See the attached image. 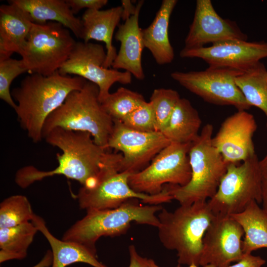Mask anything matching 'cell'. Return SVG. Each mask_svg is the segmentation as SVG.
Returning <instances> with one entry per match:
<instances>
[{
  "label": "cell",
  "mask_w": 267,
  "mask_h": 267,
  "mask_svg": "<svg viewBox=\"0 0 267 267\" xmlns=\"http://www.w3.org/2000/svg\"><path fill=\"white\" fill-rule=\"evenodd\" d=\"M9 1L26 11L34 23L58 22L71 31L77 38H81L83 27L82 19L75 15L66 0Z\"/></svg>",
  "instance_id": "obj_22"
},
{
  "label": "cell",
  "mask_w": 267,
  "mask_h": 267,
  "mask_svg": "<svg viewBox=\"0 0 267 267\" xmlns=\"http://www.w3.org/2000/svg\"><path fill=\"white\" fill-rule=\"evenodd\" d=\"M230 216L243 229L242 249L244 255L267 248V212L256 201H251L242 212Z\"/></svg>",
  "instance_id": "obj_25"
},
{
  "label": "cell",
  "mask_w": 267,
  "mask_h": 267,
  "mask_svg": "<svg viewBox=\"0 0 267 267\" xmlns=\"http://www.w3.org/2000/svg\"><path fill=\"white\" fill-rule=\"evenodd\" d=\"M114 126L106 149L122 153L120 172L131 174L144 169L170 141L161 132H142L126 127L120 120H113Z\"/></svg>",
  "instance_id": "obj_13"
},
{
  "label": "cell",
  "mask_w": 267,
  "mask_h": 267,
  "mask_svg": "<svg viewBox=\"0 0 267 267\" xmlns=\"http://www.w3.org/2000/svg\"><path fill=\"white\" fill-rule=\"evenodd\" d=\"M177 0H163L151 24L141 30L144 48L148 49L159 65L170 63L174 59V48L169 38L171 15Z\"/></svg>",
  "instance_id": "obj_21"
},
{
  "label": "cell",
  "mask_w": 267,
  "mask_h": 267,
  "mask_svg": "<svg viewBox=\"0 0 267 267\" xmlns=\"http://www.w3.org/2000/svg\"><path fill=\"white\" fill-rule=\"evenodd\" d=\"M180 98L178 93L171 89L160 88L153 90L149 102L154 114L156 131L162 133Z\"/></svg>",
  "instance_id": "obj_30"
},
{
  "label": "cell",
  "mask_w": 267,
  "mask_h": 267,
  "mask_svg": "<svg viewBox=\"0 0 267 267\" xmlns=\"http://www.w3.org/2000/svg\"><path fill=\"white\" fill-rule=\"evenodd\" d=\"M262 203L263 209L267 212V177H263L262 178Z\"/></svg>",
  "instance_id": "obj_38"
},
{
  "label": "cell",
  "mask_w": 267,
  "mask_h": 267,
  "mask_svg": "<svg viewBox=\"0 0 267 267\" xmlns=\"http://www.w3.org/2000/svg\"><path fill=\"white\" fill-rule=\"evenodd\" d=\"M215 216L207 201L180 205L174 212L163 208L158 215L160 241L177 251L179 265L199 266L203 238Z\"/></svg>",
  "instance_id": "obj_3"
},
{
  "label": "cell",
  "mask_w": 267,
  "mask_h": 267,
  "mask_svg": "<svg viewBox=\"0 0 267 267\" xmlns=\"http://www.w3.org/2000/svg\"><path fill=\"white\" fill-rule=\"evenodd\" d=\"M32 222L50 244L53 256L51 267H66L76 263H86L93 267H108L98 260L97 252L79 243L56 238L42 217L35 215Z\"/></svg>",
  "instance_id": "obj_23"
},
{
  "label": "cell",
  "mask_w": 267,
  "mask_h": 267,
  "mask_svg": "<svg viewBox=\"0 0 267 267\" xmlns=\"http://www.w3.org/2000/svg\"><path fill=\"white\" fill-rule=\"evenodd\" d=\"M8 1L0 6V60L21 54L34 23L26 11Z\"/></svg>",
  "instance_id": "obj_19"
},
{
  "label": "cell",
  "mask_w": 267,
  "mask_h": 267,
  "mask_svg": "<svg viewBox=\"0 0 267 267\" xmlns=\"http://www.w3.org/2000/svg\"><path fill=\"white\" fill-rule=\"evenodd\" d=\"M182 58H198L211 67H223L244 71L267 57V42L228 40L196 48H183Z\"/></svg>",
  "instance_id": "obj_15"
},
{
  "label": "cell",
  "mask_w": 267,
  "mask_h": 267,
  "mask_svg": "<svg viewBox=\"0 0 267 267\" xmlns=\"http://www.w3.org/2000/svg\"><path fill=\"white\" fill-rule=\"evenodd\" d=\"M99 92L98 87L89 81L81 89L71 92L46 118L43 129V138L55 128L88 132L96 144L107 150L114 122L103 109Z\"/></svg>",
  "instance_id": "obj_5"
},
{
  "label": "cell",
  "mask_w": 267,
  "mask_h": 267,
  "mask_svg": "<svg viewBox=\"0 0 267 267\" xmlns=\"http://www.w3.org/2000/svg\"><path fill=\"white\" fill-rule=\"evenodd\" d=\"M122 155L107 152L96 183L91 187L82 186L77 198L82 209H110L118 208L131 199L141 200L149 205H160L173 199L168 185L156 195L137 192L129 184L131 174L120 172Z\"/></svg>",
  "instance_id": "obj_7"
},
{
  "label": "cell",
  "mask_w": 267,
  "mask_h": 267,
  "mask_svg": "<svg viewBox=\"0 0 267 267\" xmlns=\"http://www.w3.org/2000/svg\"><path fill=\"white\" fill-rule=\"evenodd\" d=\"M243 71L223 67H211L201 71H176L173 79L190 92L209 103L231 105L238 110L251 106L236 85L235 79Z\"/></svg>",
  "instance_id": "obj_11"
},
{
  "label": "cell",
  "mask_w": 267,
  "mask_h": 267,
  "mask_svg": "<svg viewBox=\"0 0 267 267\" xmlns=\"http://www.w3.org/2000/svg\"><path fill=\"white\" fill-rule=\"evenodd\" d=\"M38 231L32 222L0 228V263L25 258Z\"/></svg>",
  "instance_id": "obj_27"
},
{
  "label": "cell",
  "mask_w": 267,
  "mask_h": 267,
  "mask_svg": "<svg viewBox=\"0 0 267 267\" xmlns=\"http://www.w3.org/2000/svg\"><path fill=\"white\" fill-rule=\"evenodd\" d=\"M122 5L106 10L87 9L82 18L81 39L87 43L94 40L105 44L106 59L104 64L110 68L117 52L112 44L114 30L122 19Z\"/></svg>",
  "instance_id": "obj_20"
},
{
  "label": "cell",
  "mask_w": 267,
  "mask_h": 267,
  "mask_svg": "<svg viewBox=\"0 0 267 267\" xmlns=\"http://www.w3.org/2000/svg\"><path fill=\"white\" fill-rule=\"evenodd\" d=\"M120 121L127 128L136 131H156L154 114L149 101H145Z\"/></svg>",
  "instance_id": "obj_32"
},
{
  "label": "cell",
  "mask_w": 267,
  "mask_h": 267,
  "mask_svg": "<svg viewBox=\"0 0 267 267\" xmlns=\"http://www.w3.org/2000/svg\"><path fill=\"white\" fill-rule=\"evenodd\" d=\"M87 81L83 78L61 74L49 76L31 74L23 79L11 96L17 102L15 111L21 127L35 143L43 137L44 123L72 91L81 89Z\"/></svg>",
  "instance_id": "obj_2"
},
{
  "label": "cell",
  "mask_w": 267,
  "mask_h": 267,
  "mask_svg": "<svg viewBox=\"0 0 267 267\" xmlns=\"http://www.w3.org/2000/svg\"><path fill=\"white\" fill-rule=\"evenodd\" d=\"M191 143L171 142L144 169L130 175V186L138 193L156 195L163 191L165 184L186 185L191 177L189 158Z\"/></svg>",
  "instance_id": "obj_10"
},
{
  "label": "cell",
  "mask_w": 267,
  "mask_h": 267,
  "mask_svg": "<svg viewBox=\"0 0 267 267\" xmlns=\"http://www.w3.org/2000/svg\"><path fill=\"white\" fill-rule=\"evenodd\" d=\"M35 215L30 202L25 196H9L0 204V228L32 222Z\"/></svg>",
  "instance_id": "obj_29"
},
{
  "label": "cell",
  "mask_w": 267,
  "mask_h": 267,
  "mask_svg": "<svg viewBox=\"0 0 267 267\" xmlns=\"http://www.w3.org/2000/svg\"><path fill=\"white\" fill-rule=\"evenodd\" d=\"M257 129L252 114L238 110L222 123L212 143L227 164H238L256 154L253 137Z\"/></svg>",
  "instance_id": "obj_16"
},
{
  "label": "cell",
  "mask_w": 267,
  "mask_h": 267,
  "mask_svg": "<svg viewBox=\"0 0 267 267\" xmlns=\"http://www.w3.org/2000/svg\"><path fill=\"white\" fill-rule=\"evenodd\" d=\"M228 40L247 41V35L236 22L223 19L216 11L210 0H197L194 16L184 40L185 48Z\"/></svg>",
  "instance_id": "obj_17"
},
{
  "label": "cell",
  "mask_w": 267,
  "mask_h": 267,
  "mask_svg": "<svg viewBox=\"0 0 267 267\" xmlns=\"http://www.w3.org/2000/svg\"><path fill=\"white\" fill-rule=\"evenodd\" d=\"M76 42L60 23H33L21 59L28 72L49 76L67 60Z\"/></svg>",
  "instance_id": "obj_8"
},
{
  "label": "cell",
  "mask_w": 267,
  "mask_h": 267,
  "mask_svg": "<svg viewBox=\"0 0 267 267\" xmlns=\"http://www.w3.org/2000/svg\"><path fill=\"white\" fill-rule=\"evenodd\" d=\"M53 256L51 250H47L42 259L32 267H49L52 264Z\"/></svg>",
  "instance_id": "obj_37"
},
{
  "label": "cell",
  "mask_w": 267,
  "mask_h": 267,
  "mask_svg": "<svg viewBox=\"0 0 267 267\" xmlns=\"http://www.w3.org/2000/svg\"><path fill=\"white\" fill-rule=\"evenodd\" d=\"M28 72L22 60L11 57L0 60V98L14 110L17 104L10 91L13 80L19 75Z\"/></svg>",
  "instance_id": "obj_31"
},
{
  "label": "cell",
  "mask_w": 267,
  "mask_h": 267,
  "mask_svg": "<svg viewBox=\"0 0 267 267\" xmlns=\"http://www.w3.org/2000/svg\"><path fill=\"white\" fill-rule=\"evenodd\" d=\"M235 82L247 103L261 109L267 118V70L259 61L237 76Z\"/></svg>",
  "instance_id": "obj_26"
},
{
  "label": "cell",
  "mask_w": 267,
  "mask_h": 267,
  "mask_svg": "<svg viewBox=\"0 0 267 267\" xmlns=\"http://www.w3.org/2000/svg\"><path fill=\"white\" fill-rule=\"evenodd\" d=\"M262 175L256 154L241 164H229L215 195L208 204L215 215L244 211L252 201L262 203Z\"/></svg>",
  "instance_id": "obj_9"
},
{
  "label": "cell",
  "mask_w": 267,
  "mask_h": 267,
  "mask_svg": "<svg viewBox=\"0 0 267 267\" xmlns=\"http://www.w3.org/2000/svg\"><path fill=\"white\" fill-rule=\"evenodd\" d=\"M143 3V0L139 1L134 13L118 26L115 39L120 43V47L111 66L116 70H125L139 80L145 78L141 63L144 47L138 23Z\"/></svg>",
  "instance_id": "obj_18"
},
{
  "label": "cell",
  "mask_w": 267,
  "mask_h": 267,
  "mask_svg": "<svg viewBox=\"0 0 267 267\" xmlns=\"http://www.w3.org/2000/svg\"><path fill=\"white\" fill-rule=\"evenodd\" d=\"M146 101L140 93L120 87L101 102L104 110L113 120H122Z\"/></svg>",
  "instance_id": "obj_28"
},
{
  "label": "cell",
  "mask_w": 267,
  "mask_h": 267,
  "mask_svg": "<svg viewBox=\"0 0 267 267\" xmlns=\"http://www.w3.org/2000/svg\"><path fill=\"white\" fill-rule=\"evenodd\" d=\"M129 252L130 255L129 267H150L149 259L141 256L134 245L129 246Z\"/></svg>",
  "instance_id": "obj_35"
},
{
  "label": "cell",
  "mask_w": 267,
  "mask_h": 267,
  "mask_svg": "<svg viewBox=\"0 0 267 267\" xmlns=\"http://www.w3.org/2000/svg\"><path fill=\"white\" fill-rule=\"evenodd\" d=\"M213 126L207 124L189 151L191 177L185 186L168 184L173 199L180 205L206 201L216 193L228 164L212 143Z\"/></svg>",
  "instance_id": "obj_6"
},
{
  "label": "cell",
  "mask_w": 267,
  "mask_h": 267,
  "mask_svg": "<svg viewBox=\"0 0 267 267\" xmlns=\"http://www.w3.org/2000/svg\"><path fill=\"white\" fill-rule=\"evenodd\" d=\"M265 263L266 260L260 256L248 254L244 255L243 258L235 264L228 267H263Z\"/></svg>",
  "instance_id": "obj_34"
},
{
  "label": "cell",
  "mask_w": 267,
  "mask_h": 267,
  "mask_svg": "<svg viewBox=\"0 0 267 267\" xmlns=\"http://www.w3.org/2000/svg\"><path fill=\"white\" fill-rule=\"evenodd\" d=\"M106 50L101 44L77 42L67 60L58 71L63 75L73 74L95 84L99 89L101 102L110 93L115 83L129 84L132 75L126 71L106 68Z\"/></svg>",
  "instance_id": "obj_12"
},
{
  "label": "cell",
  "mask_w": 267,
  "mask_h": 267,
  "mask_svg": "<svg viewBox=\"0 0 267 267\" xmlns=\"http://www.w3.org/2000/svg\"><path fill=\"white\" fill-rule=\"evenodd\" d=\"M74 14L84 8L100 10L108 3L107 0H66Z\"/></svg>",
  "instance_id": "obj_33"
},
{
  "label": "cell",
  "mask_w": 267,
  "mask_h": 267,
  "mask_svg": "<svg viewBox=\"0 0 267 267\" xmlns=\"http://www.w3.org/2000/svg\"><path fill=\"white\" fill-rule=\"evenodd\" d=\"M44 138L62 151V154L56 155L57 167L48 171L31 165L19 169L15 177L19 186L25 188L36 181L55 175L74 179L85 187L96 183L108 151L96 144L89 133L55 128Z\"/></svg>",
  "instance_id": "obj_1"
},
{
  "label": "cell",
  "mask_w": 267,
  "mask_h": 267,
  "mask_svg": "<svg viewBox=\"0 0 267 267\" xmlns=\"http://www.w3.org/2000/svg\"><path fill=\"white\" fill-rule=\"evenodd\" d=\"M123 7L122 19L125 21L134 13L136 6H134L130 0H122Z\"/></svg>",
  "instance_id": "obj_36"
},
{
  "label": "cell",
  "mask_w": 267,
  "mask_h": 267,
  "mask_svg": "<svg viewBox=\"0 0 267 267\" xmlns=\"http://www.w3.org/2000/svg\"><path fill=\"white\" fill-rule=\"evenodd\" d=\"M149 264L150 267H160L152 259H149ZM178 267H181L178 266ZM187 267H199V266H197L195 265H191L188 266ZM201 267H216L214 266H212V265H207L205 266H202Z\"/></svg>",
  "instance_id": "obj_40"
},
{
  "label": "cell",
  "mask_w": 267,
  "mask_h": 267,
  "mask_svg": "<svg viewBox=\"0 0 267 267\" xmlns=\"http://www.w3.org/2000/svg\"><path fill=\"white\" fill-rule=\"evenodd\" d=\"M201 123L198 111L190 102L180 98L162 134L171 142L192 143L199 136Z\"/></svg>",
  "instance_id": "obj_24"
},
{
  "label": "cell",
  "mask_w": 267,
  "mask_h": 267,
  "mask_svg": "<svg viewBox=\"0 0 267 267\" xmlns=\"http://www.w3.org/2000/svg\"><path fill=\"white\" fill-rule=\"evenodd\" d=\"M243 235L242 227L230 216L215 215L203 238L199 266L228 267L241 260Z\"/></svg>",
  "instance_id": "obj_14"
},
{
  "label": "cell",
  "mask_w": 267,
  "mask_h": 267,
  "mask_svg": "<svg viewBox=\"0 0 267 267\" xmlns=\"http://www.w3.org/2000/svg\"><path fill=\"white\" fill-rule=\"evenodd\" d=\"M136 199H131L114 209L87 210L86 215L65 231L62 240L79 243L97 252L95 243L100 237L124 234L132 222L159 227L156 213L162 207L141 205Z\"/></svg>",
  "instance_id": "obj_4"
},
{
  "label": "cell",
  "mask_w": 267,
  "mask_h": 267,
  "mask_svg": "<svg viewBox=\"0 0 267 267\" xmlns=\"http://www.w3.org/2000/svg\"><path fill=\"white\" fill-rule=\"evenodd\" d=\"M259 165L263 177H267V154L259 161Z\"/></svg>",
  "instance_id": "obj_39"
}]
</instances>
